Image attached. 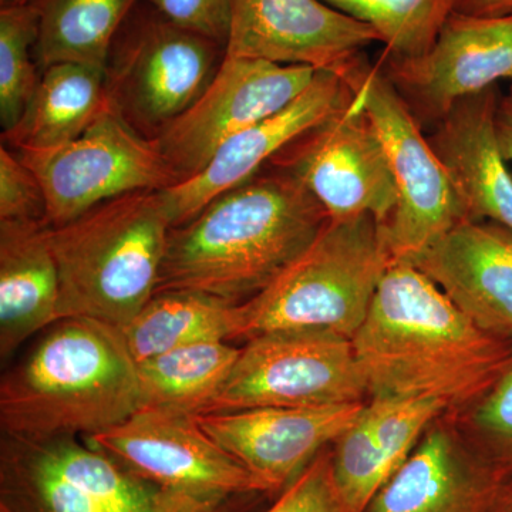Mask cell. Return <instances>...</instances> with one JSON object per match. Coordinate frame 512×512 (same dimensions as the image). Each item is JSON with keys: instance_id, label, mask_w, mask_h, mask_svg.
<instances>
[{"instance_id": "cell-1", "label": "cell", "mask_w": 512, "mask_h": 512, "mask_svg": "<svg viewBox=\"0 0 512 512\" xmlns=\"http://www.w3.org/2000/svg\"><path fill=\"white\" fill-rule=\"evenodd\" d=\"M352 343L369 399L429 397L448 413L480 399L512 362V339L480 328L403 259L387 269Z\"/></svg>"}, {"instance_id": "cell-2", "label": "cell", "mask_w": 512, "mask_h": 512, "mask_svg": "<svg viewBox=\"0 0 512 512\" xmlns=\"http://www.w3.org/2000/svg\"><path fill=\"white\" fill-rule=\"evenodd\" d=\"M328 222V212L298 178L268 165L170 229L156 293L248 301L303 254Z\"/></svg>"}, {"instance_id": "cell-3", "label": "cell", "mask_w": 512, "mask_h": 512, "mask_svg": "<svg viewBox=\"0 0 512 512\" xmlns=\"http://www.w3.org/2000/svg\"><path fill=\"white\" fill-rule=\"evenodd\" d=\"M140 409L138 366L119 326L73 316L40 333L0 382V429L22 439L89 437Z\"/></svg>"}, {"instance_id": "cell-4", "label": "cell", "mask_w": 512, "mask_h": 512, "mask_svg": "<svg viewBox=\"0 0 512 512\" xmlns=\"http://www.w3.org/2000/svg\"><path fill=\"white\" fill-rule=\"evenodd\" d=\"M171 228L156 190L120 195L59 227L47 225L59 271L57 318L123 328L157 291Z\"/></svg>"}, {"instance_id": "cell-5", "label": "cell", "mask_w": 512, "mask_h": 512, "mask_svg": "<svg viewBox=\"0 0 512 512\" xmlns=\"http://www.w3.org/2000/svg\"><path fill=\"white\" fill-rule=\"evenodd\" d=\"M394 261L373 215L329 220L318 238L264 291L239 303L237 339L319 328L352 339Z\"/></svg>"}, {"instance_id": "cell-6", "label": "cell", "mask_w": 512, "mask_h": 512, "mask_svg": "<svg viewBox=\"0 0 512 512\" xmlns=\"http://www.w3.org/2000/svg\"><path fill=\"white\" fill-rule=\"evenodd\" d=\"M248 498L220 507L197 503L80 437L0 439V512H245Z\"/></svg>"}, {"instance_id": "cell-7", "label": "cell", "mask_w": 512, "mask_h": 512, "mask_svg": "<svg viewBox=\"0 0 512 512\" xmlns=\"http://www.w3.org/2000/svg\"><path fill=\"white\" fill-rule=\"evenodd\" d=\"M367 400L352 339L329 329H278L245 340L227 382L202 414Z\"/></svg>"}, {"instance_id": "cell-8", "label": "cell", "mask_w": 512, "mask_h": 512, "mask_svg": "<svg viewBox=\"0 0 512 512\" xmlns=\"http://www.w3.org/2000/svg\"><path fill=\"white\" fill-rule=\"evenodd\" d=\"M349 86L382 140L396 181V208L383 224L387 248L394 261L409 258L470 220L466 202L379 63L367 60Z\"/></svg>"}, {"instance_id": "cell-9", "label": "cell", "mask_w": 512, "mask_h": 512, "mask_svg": "<svg viewBox=\"0 0 512 512\" xmlns=\"http://www.w3.org/2000/svg\"><path fill=\"white\" fill-rule=\"evenodd\" d=\"M19 157L45 192L49 227L120 195L178 183L156 138L138 131L113 99L79 137L47 150L19 151Z\"/></svg>"}, {"instance_id": "cell-10", "label": "cell", "mask_w": 512, "mask_h": 512, "mask_svg": "<svg viewBox=\"0 0 512 512\" xmlns=\"http://www.w3.org/2000/svg\"><path fill=\"white\" fill-rule=\"evenodd\" d=\"M86 440L138 476L197 503L220 507L268 494L247 467L205 433L195 414L138 410Z\"/></svg>"}, {"instance_id": "cell-11", "label": "cell", "mask_w": 512, "mask_h": 512, "mask_svg": "<svg viewBox=\"0 0 512 512\" xmlns=\"http://www.w3.org/2000/svg\"><path fill=\"white\" fill-rule=\"evenodd\" d=\"M268 165L298 178L329 220L373 215L386 224L396 208V181L386 150L356 94Z\"/></svg>"}, {"instance_id": "cell-12", "label": "cell", "mask_w": 512, "mask_h": 512, "mask_svg": "<svg viewBox=\"0 0 512 512\" xmlns=\"http://www.w3.org/2000/svg\"><path fill=\"white\" fill-rule=\"evenodd\" d=\"M316 73L311 67L224 56L200 99L156 137L178 183L200 173L229 138L285 109Z\"/></svg>"}, {"instance_id": "cell-13", "label": "cell", "mask_w": 512, "mask_h": 512, "mask_svg": "<svg viewBox=\"0 0 512 512\" xmlns=\"http://www.w3.org/2000/svg\"><path fill=\"white\" fill-rule=\"evenodd\" d=\"M221 45L191 32L156 10L137 20L107 66L109 92L140 131H156L190 109L217 73Z\"/></svg>"}, {"instance_id": "cell-14", "label": "cell", "mask_w": 512, "mask_h": 512, "mask_svg": "<svg viewBox=\"0 0 512 512\" xmlns=\"http://www.w3.org/2000/svg\"><path fill=\"white\" fill-rule=\"evenodd\" d=\"M379 64L420 126L434 127L457 101L512 79V13L453 12L429 52L413 59L384 53Z\"/></svg>"}, {"instance_id": "cell-15", "label": "cell", "mask_w": 512, "mask_h": 512, "mask_svg": "<svg viewBox=\"0 0 512 512\" xmlns=\"http://www.w3.org/2000/svg\"><path fill=\"white\" fill-rule=\"evenodd\" d=\"M377 42L370 26L323 0H232L224 56L311 67L346 80Z\"/></svg>"}, {"instance_id": "cell-16", "label": "cell", "mask_w": 512, "mask_h": 512, "mask_svg": "<svg viewBox=\"0 0 512 512\" xmlns=\"http://www.w3.org/2000/svg\"><path fill=\"white\" fill-rule=\"evenodd\" d=\"M353 97L352 87L339 74L316 73L311 86L285 109L229 138L200 173L161 191L173 227L261 173L282 150L348 106Z\"/></svg>"}, {"instance_id": "cell-17", "label": "cell", "mask_w": 512, "mask_h": 512, "mask_svg": "<svg viewBox=\"0 0 512 512\" xmlns=\"http://www.w3.org/2000/svg\"><path fill=\"white\" fill-rule=\"evenodd\" d=\"M366 403L261 407L197 414V420L272 494L285 490L323 448L348 430Z\"/></svg>"}, {"instance_id": "cell-18", "label": "cell", "mask_w": 512, "mask_h": 512, "mask_svg": "<svg viewBox=\"0 0 512 512\" xmlns=\"http://www.w3.org/2000/svg\"><path fill=\"white\" fill-rule=\"evenodd\" d=\"M505 483L444 413L365 512H488Z\"/></svg>"}, {"instance_id": "cell-19", "label": "cell", "mask_w": 512, "mask_h": 512, "mask_svg": "<svg viewBox=\"0 0 512 512\" xmlns=\"http://www.w3.org/2000/svg\"><path fill=\"white\" fill-rule=\"evenodd\" d=\"M403 261L436 282L480 328L512 339V229L466 220Z\"/></svg>"}, {"instance_id": "cell-20", "label": "cell", "mask_w": 512, "mask_h": 512, "mask_svg": "<svg viewBox=\"0 0 512 512\" xmlns=\"http://www.w3.org/2000/svg\"><path fill=\"white\" fill-rule=\"evenodd\" d=\"M501 97L493 86L457 101L427 138L466 202L468 218L512 229V174L495 130Z\"/></svg>"}, {"instance_id": "cell-21", "label": "cell", "mask_w": 512, "mask_h": 512, "mask_svg": "<svg viewBox=\"0 0 512 512\" xmlns=\"http://www.w3.org/2000/svg\"><path fill=\"white\" fill-rule=\"evenodd\" d=\"M59 271L46 222L0 221V357L57 322Z\"/></svg>"}, {"instance_id": "cell-22", "label": "cell", "mask_w": 512, "mask_h": 512, "mask_svg": "<svg viewBox=\"0 0 512 512\" xmlns=\"http://www.w3.org/2000/svg\"><path fill=\"white\" fill-rule=\"evenodd\" d=\"M39 84L22 119L8 134L10 146L47 150L83 134L110 103L107 69L76 62L40 70Z\"/></svg>"}, {"instance_id": "cell-23", "label": "cell", "mask_w": 512, "mask_h": 512, "mask_svg": "<svg viewBox=\"0 0 512 512\" xmlns=\"http://www.w3.org/2000/svg\"><path fill=\"white\" fill-rule=\"evenodd\" d=\"M239 303L207 293H154L121 329L137 363L170 350L205 342L237 340Z\"/></svg>"}, {"instance_id": "cell-24", "label": "cell", "mask_w": 512, "mask_h": 512, "mask_svg": "<svg viewBox=\"0 0 512 512\" xmlns=\"http://www.w3.org/2000/svg\"><path fill=\"white\" fill-rule=\"evenodd\" d=\"M241 348L205 342L137 363L140 409L202 414L218 396Z\"/></svg>"}, {"instance_id": "cell-25", "label": "cell", "mask_w": 512, "mask_h": 512, "mask_svg": "<svg viewBox=\"0 0 512 512\" xmlns=\"http://www.w3.org/2000/svg\"><path fill=\"white\" fill-rule=\"evenodd\" d=\"M138 0H35L39 69L76 62L107 69L111 47Z\"/></svg>"}, {"instance_id": "cell-26", "label": "cell", "mask_w": 512, "mask_h": 512, "mask_svg": "<svg viewBox=\"0 0 512 512\" xmlns=\"http://www.w3.org/2000/svg\"><path fill=\"white\" fill-rule=\"evenodd\" d=\"M375 30L387 56L413 59L429 52L456 0H323Z\"/></svg>"}, {"instance_id": "cell-27", "label": "cell", "mask_w": 512, "mask_h": 512, "mask_svg": "<svg viewBox=\"0 0 512 512\" xmlns=\"http://www.w3.org/2000/svg\"><path fill=\"white\" fill-rule=\"evenodd\" d=\"M39 12L33 3L0 9V123L8 134L36 92Z\"/></svg>"}, {"instance_id": "cell-28", "label": "cell", "mask_w": 512, "mask_h": 512, "mask_svg": "<svg viewBox=\"0 0 512 512\" xmlns=\"http://www.w3.org/2000/svg\"><path fill=\"white\" fill-rule=\"evenodd\" d=\"M332 474L346 512H365L389 481L369 400L355 423L333 441Z\"/></svg>"}, {"instance_id": "cell-29", "label": "cell", "mask_w": 512, "mask_h": 512, "mask_svg": "<svg viewBox=\"0 0 512 512\" xmlns=\"http://www.w3.org/2000/svg\"><path fill=\"white\" fill-rule=\"evenodd\" d=\"M450 416L468 444L505 481H511L512 362L487 393Z\"/></svg>"}, {"instance_id": "cell-30", "label": "cell", "mask_w": 512, "mask_h": 512, "mask_svg": "<svg viewBox=\"0 0 512 512\" xmlns=\"http://www.w3.org/2000/svg\"><path fill=\"white\" fill-rule=\"evenodd\" d=\"M265 512H346L332 474V444L323 448Z\"/></svg>"}, {"instance_id": "cell-31", "label": "cell", "mask_w": 512, "mask_h": 512, "mask_svg": "<svg viewBox=\"0 0 512 512\" xmlns=\"http://www.w3.org/2000/svg\"><path fill=\"white\" fill-rule=\"evenodd\" d=\"M42 185L8 147L0 148V221L46 222Z\"/></svg>"}, {"instance_id": "cell-32", "label": "cell", "mask_w": 512, "mask_h": 512, "mask_svg": "<svg viewBox=\"0 0 512 512\" xmlns=\"http://www.w3.org/2000/svg\"><path fill=\"white\" fill-rule=\"evenodd\" d=\"M161 16L175 25L227 45L232 0H150Z\"/></svg>"}, {"instance_id": "cell-33", "label": "cell", "mask_w": 512, "mask_h": 512, "mask_svg": "<svg viewBox=\"0 0 512 512\" xmlns=\"http://www.w3.org/2000/svg\"><path fill=\"white\" fill-rule=\"evenodd\" d=\"M454 12L478 18H498L512 13V0H456Z\"/></svg>"}, {"instance_id": "cell-34", "label": "cell", "mask_w": 512, "mask_h": 512, "mask_svg": "<svg viewBox=\"0 0 512 512\" xmlns=\"http://www.w3.org/2000/svg\"><path fill=\"white\" fill-rule=\"evenodd\" d=\"M495 130L501 154L507 163L512 164V92L501 97L495 116Z\"/></svg>"}, {"instance_id": "cell-35", "label": "cell", "mask_w": 512, "mask_h": 512, "mask_svg": "<svg viewBox=\"0 0 512 512\" xmlns=\"http://www.w3.org/2000/svg\"><path fill=\"white\" fill-rule=\"evenodd\" d=\"M488 512H512V480L503 485Z\"/></svg>"}, {"instance_id": "cell-36", "label": "cell", "mask_w": 512, "mask_h": 512, "mask_svg": "<svg viewBox=\"0 0 512 512\" xmlns=\"http://www.w3.org/2000/svg\"><path fill=\"white\" fill-rule=\"evenodd\" d=\"M33 2H35V0H0V6H2V8H15V6L30 5V3Z\"/></svg>"}, {"instance_id": "cell-37", "label": "cell", "mask_w": 512, "mask_h": 512, "mask_svg": "<svg viewBox=\"0 0 512 512\" xmlns=\"http://www.w3.org/2000/svg\"><path fill=\"white\" fill-rule=\"evenodd\" d=\"M511 92H512V86H511Z\"/></svg>"}]
</instances>
